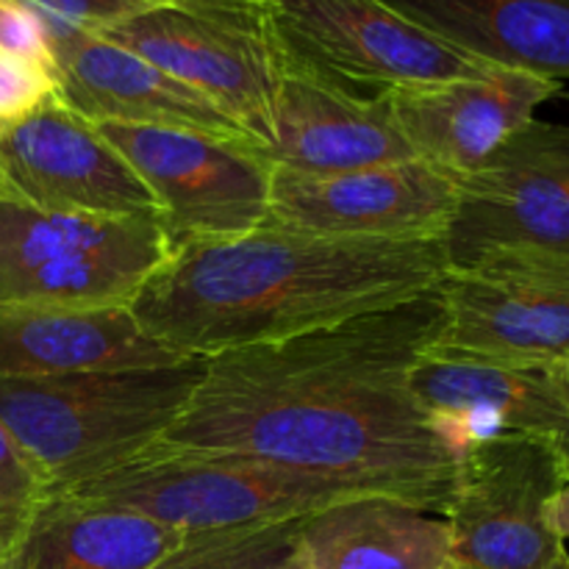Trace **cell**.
<instances>
[{
	"label": "cell",
	"mask_w": 569,
	"mask_h": 569,
	"mask_svg": "<svg viewBox=\"0 0 569 569\" xmlns=\"http://www.w3.org/2000/svg\"><path fill=\"white\" fill-rule=\"evenodd\" d=\"M53 53L59 100L89 122L187 128L256 144L220 103L98 33L56 39Z\"/></svg>",
	"instance_id": "16"
},
{
	"label": "cell",
	"mask_w": 569,
	"mask_h": 569,
	"mask_svg": "<svg viewBox=\"0 0 569 569\" xmlns=\"http://www.w3.org/2000/svg\"><path fill=\"white\" fill-rule=\"evenodd\" d=\"M53 98H59L53 72L0 53V126L26 120Z\"/></svg>",
	"instance_id": "25"
},
{
	"label": "cell",
	"mask_w": 569,
	"mask_h": 569,
	"mask_svg": "<svg viewBox=\"0 0 569 569\" xmlns=\"http://www.w3.org/2000/svg\"><path fill=\"white\" fill-rule=\"evenodd\" d=\"M94 126L153 192L170 250L264 226L276 167L259 144L187 128Z\"/></svg>",
	"instance_id": "10"
},
{
	"label": "cell",
	"mask_w": 569,
	"mask_h": 569,
	"mask_svg": "<svg viewBox=\"0 0 569 569\" xmlns=\"http://www.w3.org/2000/svg\"><path fill=\"white\" fill-rule=\"evenodd\" d=\"M567 461L548 442L495 437L467 445L456 470L448 569H553L567 553L553 500Z\"/></svg>",
	"instance_id": "9"
},
{
	"label": "cell",
	"mask_w": 569,
	"mask_h": 569,
	"mask_svg": "<svg viewBox=\"0 0 569 569\" xmlns=\"http://www.w3.org/2000/svg\"><path fill=\"white\" fill-rule=\"evenodd\" d=\"M26 3L42 17L50 39L56 42L70 33H98L161 0H26Z\"/></svg>",
	"instance_id": "24"
},
{
	"label": "cell",
	"mask_w": 569,
	"mask_h": 569,
	"mask_svg": "<svg viewBox=\"0 0 569 569\" xmlns=\"http://www.w3.org/2000/svg\"><path fill=\"white\" fill-rule=\"evenodd\" d=\"M261 153L278 170L300 176H339L417 159L395 128L383 94L365 98L289 61Z\"/></svg>",
	"instance_id": "17"
},
{
	"label": "cell",
	"mask_w": 569,
	"mask_h": 569,
	"mask_svg": "<svg viewBox=\"0 0 569 569\" xmlns=\"http://www.w3.org/2000/svg\"><path fill=\"white\" fill-rule=\"evenodd\" d=\"M478 61L569 78V0H383Z\"/></svg>",
	"instance_id": "19"
},
{
	"label": "cell",
	"mask_w": 569,
	"mask_h": 569,
	"mask_svg": "<svg viewBox=\"0 0 569 569\" xmlns=\"http://www.w3.org/2000/svg\"><path fill=\"white\" fill-rule=\"evenodd\" d=\"M561 89L553 78L492 64L481 76L395 89L383 100L411 153L461 178L537 120L539 106Z\"/></svg>",
	"instance_id": "15"
},
{
	"label": "cell",
	"mask_w": 569,
	"mask_h": 569,
	"mask_svg": "<svg viewBox=\"0 0 569 569\" xmlns=\"http://www.w3.org/2000/svg\"><path fill=\"white\" fill-rule=\"evenodd\" d=\"M553 569H569V553L561 556V561H559V565H556Z\"/></svg>",
	"instance_id": "28"
},
{
	"label": "cell",
	"mask_w": 569,
	"mask_h": 569,
	"mask_svg": "<svg viewBox=\"0 0 569 569\" xmlns=\"http://www.w3.org/2000/svg\"><path fill=\"white\" fill-rule=\"evenodd\" d=\"M98 37L220 103L264 148L287 72L264 0H161Z\"/></svg>",
	"instance_id": "6"
},
{
	"label": "cell",
	"mask_w": 569,
	"mask_h": 569,
	"mask_svg": "<svg viewBox=\"0 0 569 569\" xmlns=\"http://www.w3.org/2000/svg\"><path fill=\"white\" fill-rule=\"evenodd\" d=\"M442 320L437 283L392 309L211 356L148 450L242 456L445 517L461 456L411 389Z\"/></svg>",
	"instance_id": "1"
},
{
	"label": "cell",
	"mask_w": 569,
	"mask_h": 569,
	"mask_svg": "<svg viewBox=\"0 0 569 569\" xmlns=\"http://www.w3.org/2000/svg\"><path fill=\"white\" fill-rule=\"evenodd\" d=\"M459 200V176L422 159L339 172H272L264 226L333 239L442 242Z\"/></svg>",
	"instance_id": "11"
},
{
	"label": "cell",
	"mask_w": 569,
	"mask_h": 569,
	"mask_svg": "<svg viewBox=\"0 0 569 569\" xmlns=\"http://www.w3.org/2000/svg\"><path fill=\"white\" fill-rule=\"evenodd\" d=\"M264 6L289 64L365 98L472 78L492 67L383 0H264Z\"/></svg>",
	"instance_id": "8"
},
{
	"label": "cell",
	"mask_w": 569,
	"mask_h": 569,
	"mask_svg": "<svg viewBox=\"0 0 569 569\" xmlns=\"http://www.w3.org/2000/svg\"><path fill=\"white\" fill-rule=\"evenodd\" d=\"M0 200L61 214L161 217L120 150L59 98L0 131Z\"/></svg>",
	"instance_id": "12"
},
{
	"label": "cell",
	"mask_w": 569,
	"mask_h": 569,
	"mask_svg": "<svg viewBox=\"0 0 569 569\" xmlns=\"http://www.w3.org/2000/svg\"><path fill=\"white\" fill-rule=\"evenodd\" d=\"M183 539L137 511L48 495L0 569H153Z\"/></svg>",
	"instance_id": "21"
},
{
	"label": "cell",
	"mask_w": 569,
	"mask_h": 569,
	"mask_svg": "<svg viewBox=\"0 0 569 569\" xmlns=\"http://www.w3.org/2000/svg\"><path fill=\"white\" fill-rule=\"evenodd\" d=\"M59 495L137 511L189 537L298 520L353 495L372 492L242 456L144 450Z\"/></svg>",
	"instance_id": "4"
},
{
	"label": "cell",
	"mask_w": 569,
	"mask_h": 569,
	"mask_svg": "<svg viewBox=\"0 0 569 569\" xmlns=\"http://www.w3.org/2000/svg\"><path fill=\"white\" fill-rule=\"evenodd\" d=\"M209 359L64 378H0V426L50 495L137 459L181 417Z\"/></svg>",
	"instance_id": "3"
},
{
	"label": "cell",
	"mask_w": 569,
	"mask_h": 569,
	"mask_svg": "<svg viewBox=\"0 0 569 569\" xmlns=\"http://www.w3.org/2000/svg\"><path fill=\"white\" fill-rule=\"evenodd\" d=\"M167 256L156 217L61 214L0 200V303L131 309Z\"/></svg>",
	"instance_id": "5"
},
{
	"label": "cell",
	"mask_w": 569,
	"mask_h": 569,
	"mask_svg": "<svg viewBox=\"0 0 569 569\" xmlns=\"http://www.w3.org/2000/svg\"><path fill=\"white\" fill-rule=\"evenodd\" d=\"M309 569H448L442 515L389 495H353L303 517Z\"/></svg>",
	"instance_id": "20"
},
{
	"label": "cell",
	"mask_w": 569,
	"mask_h": 569,
	"mask_svg": "<svg viewBox=\"0 0 569 569\" xmlns=\"http://www.w3.org/2000/svg\"><path fill=\"white\" fill-rule=\"evenodd\" d=\"M187 361L128 309L0 303V378H64Z\"/></svg>",
	"instance_id": "18"
},
{
	"label": "cell",
	"mask_w": 569,
	"mask_h": 569,
	"mask_svg": "<svg viewBox=\"0 0 569 569\" xmlns=\"http://www.w3.org/2000/svg\"><path fill=\"white\" fill-rule=\"evenodd\" d=\"M300 528L303 517L267 526L189 533L153 569H309Z\"/></svg>",
	"instance_id": "22"
},
{
	"label": "cell",
	"mask_w": 569,
	"mask_h": 569,
	"mask_svg": "<svg viewBox=\"0 0 569 569\" xmlns=\"http://www.w3.org/2000/svg\"><path fill=\"white\" fill-rule=\"evenodd\" d=\"M0 53L31 61L56 76L53 39L26 0H0Z\"/></svg>",
	"instance_id": "26"
},
{
	"label": "cell",
	"mask_w": 569,
	"mask_h": 569,
	"mask_svg": "<svg viewBox=\"0 0 569 569\" xmlns=\"http://www.w3.org/2000/svg\"><path fill=\"white\" fill-rule=\"evenodd\" d=\"M48 495L42 472L0 426V561L17 548Z\"/></svg>",
	"instance_id": "23"
},
{
	"label": "cell",
	"mask_w": 569,
	"mask_h": 569,
	"mask_svg": "<svg viewBox=\"0 0 569 569\" xmlns=\"http://www.w3.org/2000/svg\"><path fill=\"white\" fill-rule=\"evenodd\" d=\"M553 528L561 539H569V467H567V476L565 483H561L559 495L553 500Z\"/></svg>",
	"instance_id": "27"
},
{
	"label": "cell",
	"mask_w": 569,
	"mask_h": 569,
	"mask_svg": "<svg viewBox=\"0 0 569 569\" xmlns=\"http://www.w3.org/2000/svg\"><path fill=\"white\" fill-rule=\"evenodd\" d=\"M445 320L431 350L569 365V261L498 259L439 281Z\"/></svg>",
	"instance_id": "13"
},
{
	"label": "cell",
	"mask_w": 569,
	"mask_h": 569,
	"mask_svg": "<svg viewBox=\"0 0 569 569\" xmlns=\"http://www.w3.org/2000/svg\"><path fill=\"white\" fill-rule=\"evenodd\" d=\"M0 131H3V126H0Z\"/></svg>",
	"instance_id": "29"
},
{
	"label": "cell",
	"mask_w": 569,
	"mask_h": 569,
	"mask_svg": "<svg viewBox=\"0 0 569 569\" xmlns=\"http://www.w3.org/2000/svg\"><path fill=\"white\" fill-rule=\"evenodd\" d=\"M445 272L437 239L372 242L261 226L170 250L131 311L181 359H211L392 309Z\"/></svg>",
	"instance_id": "2"
},
{
	"label": "cell",
	"mask_w": 569,
	"mask_h": 569,
	"mask_svg": "<svg viewBox=\"0 0 569 569\" xmlns=\"http://www.w3.org/2000/svg\"><path fill=\"white\" fill-rule=\"evenodd\" d=\"M411 389L459 456L467 445L517 433L553 445L569 467V365L428 350Z\"/></svg>",
	"instance_id": "14"
},
{
	"label": "cell",
	"mask_w": 569,
	"mask_h": 569,
	"mask_svg": "<svg viewBox=\"0 0 569 569\" xmlns=\"http://www.w3.org/2000/svg\"><path fill=\"white\" fill-rule=\"evenodd\" d=\"M448 272L483 261H569V126L531 120L459 178L442 237Z\"/></svg>",
	"instance_id": "7"
}]
</instances>
